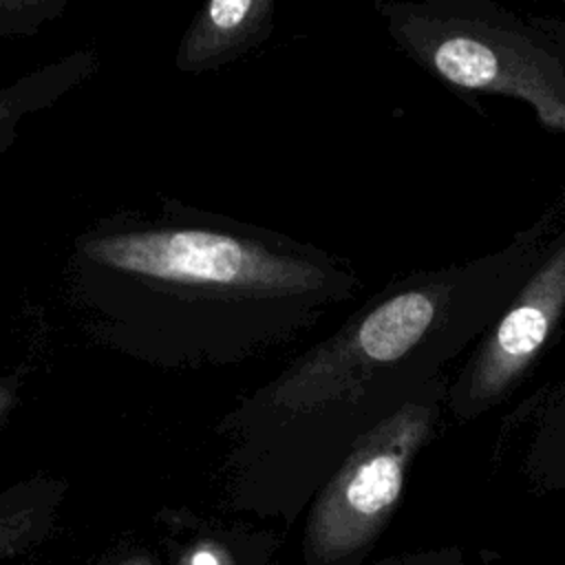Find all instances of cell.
I'll use <instances>...</instances> for the list:
<instances>
[{"mask_svg":"<svg viewBox=\"0 0 565 565\" xmlns=\"http://www.w3.org/2000/svg\"><path fill=\"white\" fill-rule=\"evenodd\" d=\"M565 196L501 249L395 276L236 411L238 501L294 525L355 439L470 351L545 249Z\"/></svg>","mask_w":565,"mask_h":565,"instance_id":"cell-1","label":"cell"},{"mask_svg":"<svg viewBox=\"0 0 565 565\" xmlns=\"http://www.w3.org/2000/svg\"><path fill=\"white\" fill-rule=\"evenodd\" d=\"M62 282L113 329H150L212 360L287 344L362 287L358 269L333 252L170 196L77 232Z\"/></svg>","mask_w":565,"mask_h":565,"instance_id":"cell-2","label":"cell"},{"mask_svg":"<svg viewBox=\"0 0 565 565\" xmlns=\"http://www.w3.org/2000/svg\"><path fill=\"white\" fill-rule=\"evenodd\" d=\"M386 35L408 60L468 90L523 102L565 135V20L499 0H375Z\"/></svg>","mask_w":565,"mask_h":565,"instance_id":"cell-3","label":"cell"},{"mask_svg":"<svg viewBox=\"0 0 565 565\" xmlns=\"http://www.w3.org/2000/svg\"><path fill=\"white\" fill-rule=\"evenodd\" d=\"M448 375L353 441L305 510V565H362L395 516L406 477L446 415Z\"/></svg>","mask_w":565,"mask_h":565,"instance_id":"cell-4","label":"cell"},{"mask_svg":"<svg viewBox=\"0 0 565 565\" xmlns=\"http://www.w3.org/2000/svg\"><path fill=\"white\" fill-rule=\"evenodd\" d=\"M565 324V205L516 294L470 347L446 388V413L472 424L501 406L532 375Z\"/></svg>","mask_w":565,"mask_h":565,"instance_id":"cell-5","label":"cell"},{"mask_svg":"<svg viewBox=\"0 0 565 565\" xmlns=\"http://www.w3.org/2000/svg\"><path fill=\"white\" fill-rule=\"evenodd\" d=\"M276 2L203 0L179 40L174 68L201 75L238 62L271 35Z\"/></svg>","mask_w":565,"mask_h":565,"instance_id":"cell-6","label":"cell"},{"mask_svg":"<svg viewBox=\"0 0 565 565\" xmlns=\"http://www.w3.org/2000/svg\"><path fill=\"white\" fill-rule=\"evenodd\" d=\"M99 68V53L93 46L75 49L62 57L13 77L0 86V154L20 137L24 119L51 108L71 90L90 79Z\"/></svg>","mask_w":565,"mask_h":565,"instance_id":"cell-7","label":"cell"},{"mask_svg":"<svg viewBox=\"0 0 565 565\" xmlns=\"http://www.w3.org/2000/svg\"><path fill=\"white\" fill-rule=\"evenodd\" d=\"M545 419L530 444L527 468L541 481L565 486V382L550 386L541 397H532Z\"/></svg>","mask_w":565,"mask_h":565,"instance_id":"cell-8","label":"cell"},{"mask_svg":"<svg viewBox=\"0 0 565 565\" xmlns=\"http://www.w3.org/2000/svg\"><path fill=\"white\" fill-rule=\"evenodd\" d=\"M71 0H0V35H35L57 20Z\"/></svg>","mask_w":565,"mask_h":565,"instance_id":"cell-9","label":"cell"},{"mask_svg":"<svg viewBox=\"0 0 565 565\" xmlns=\"http://www.w3.org/2000/svg\"><path fill=\"white\" fill-rule=\"evenodd\" d=\"M38 512L35 503L0 508V556L13 552L35 534Z\"/></svg>","mask_w":565,"mask_h":565,"instance_id":"cell-10","label":"cell"},{"mask_svg":"<svg viewBox=\"0 0 565 565\" xmlns=\"http://www.w3.org/2000/svg\"><path fill=\"white\" fill-rule=\"evenodd\" d=\"M369 565H466V554L459 545H441V547H426L417 552L386 556Z\"/></svg>","mask_w":565,"mask_h":565,"instance_id":"cell-11","label":"cell"},{"mask_svg":"<svg viewBox=\"0 0 565 565\" xmlns=\"http://www.w3.org/2000/svg\"><path fill=\"white\" fill-rule=\"evenodd\" d=\"M13 397H15V384L11 380H2L0 382V413L9 408Z\"/></svg>","mask_w":565,"mask_h":565,"instance_id":"cell-12","label":"cell"},{"mask_svg":"<svg viewBox=\"0 0 565 565\" xmlns=\"http://www.w3.org/2000/svg\"><path fill=\"white\" fill-rule=\"evenodd\" d=\"M561 2H563V7H565V0H561Z\"/></svg>","mask_w":565,"mask_h":565,"instance_id":"cell-13","label":"cell"}]
</instances>
